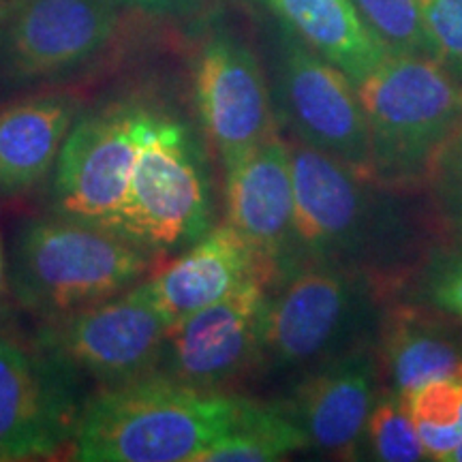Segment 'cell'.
<instances>
[{
    "mask_svg": "<svg viewBox=\"0 0 462 462\" xmlns=\"http://www.w3.org/2000/svg\"><path fill=\"white\" fill-rule=\"evenodd\" d=\"M251 401L154 371L84 404L71 441L79 462H195L238 424Z\"/></svg>",
    "mask_w": 462,
    "mask_h": 462,
    "instance_id": "6da1fadb",
    "label": "cell"
},
{
    "mask_svg": "<svg viewBox=\"0 0 462 462\" xmlns=\"http://www.w3.org/2000/svg\"><path fill=\"white\" fill-rule=\"evenodd\" d=\"M357 95L371 131L373 180L429 178L462 133V84L437 56L390 51Z\"/></svg>",
    "mask_w": 462,
    "mask_h": 462,
    "instance_id": "7a4b0ae2",
    "label": "cell"
},
{
    "mask_svg": "<svg viewBox=\"0 0 462 462\" xmlns=\"http://www.w3.org/2000/svg\"><path fill=\"white\" fill-rule=\"evenodd\" d=\"M152 268V253L114 231L65 217L37 218L17 234L9 282L31 313L54 319L118 296Z\"/></svg>",
    "mask_w": 462,
    "mask_h": 462,
    "instance_id": "3957f363",
    "label": "cell"
},
{
    "mask_svg": "<svg viewBox=\"0 0 462 462\" xmlns=\"http://www.w3.org/2000/svg\"><path fill=\"white\" fill-rule=\"evenodd\" d=\"M210 225V176L198 135L150 107L114 234L150 253H170L193 245Z\"/></svg>",
    "mask_w": 462,
    "mask_h": 462,
    "instance_id": "277c9868",
    "label": "cell"
},
{
    "mask_svg": "<svg viewBox=\"0 0 462 462\" xmlns=\"http://www.w3.org/2000/svg\"><path fill=\"white\" fill-rule=\"evenodd\" d=\"M79 371L58 351L0 330V454L54 458L73 441L84 409Z\"/></svg>",
    "mask_w": 462,
    "mask_h": 462,
    "instance_id": "5b68a950",
    "label": "cell"
},
{
    "mask_svg": "<svg viewBox=\"0 0 462 462\" xmlns=\"http://www.w3.org/2000/svg\"><path fill=\"white\" fill-rule=\"evenodd\" d=\"M148 112L118 101L78 116L54 165V215L114 231Z\"/></svg>",
    "mask_w": 462,
    "mask_h": 462,
    "instance_id": "8992f818",
    "label": "cell"
},
{
    "mask_svg": "<svg viewBox=\"0 0 462 462\" xmlns=\"http://www.w3.org/2000/svg\"><path fill=\"white\" fill-rule=\"evenodd\" d=\"M167 330L165 317L140 282L103 302L45 319L37 337L79 373L114 388L157 371Z\"/></svg>",
    "mask_w": 462,
    "mask_h": 462,
    "instance_id": "52a82bcc",
    "label": "cell"
},
{
    "mask_svg": "<svg viewBox=\"0 0 462 462\" xmlns=\"http://www.w3.org/2000/svg\"><path fill=\"white\" fill-rule=\"evenodd\" d=\"M281 103L298 142L373 182L371 131L357 86L293 32L282 34Z\"/></svg>",
    "mask_w": 462,
    "mask_h": 462,
    "instance_id": "ba28073f",
    "label": "cell"
},
{
    "mask_svg": "<svg viewBox=\"0 0 462 462\" xmlns=\"http://www.w3.org/2000/svg\"><path fill=\"white\" fill-rule=\"evenodd\" d=\"M116 0H15L0 15V65L15 82L84 67L112 42Z\"/></svg>",
    "mask_w": 462,
    "mask_h": 462,
    "instance_id": "9c48e42d",
    "label": "cell"
},
{
    "mask_svg": "<svg viewBox=\"0 0 462 462\" xmlns=\"http://www.w3.org/2000/svg\"><path fill=\"white\" fill-rule=\"evenodd\" d=\"M273 276L259 274L227 298L184 317L167 330L159 373L199 390H218L262 356Z\"/></svg>",
    "mask_w": 462,
    "mask_h": 462,
    "instance_id": "30bf717a",
    "label": "cell"
},
{
    "mask_svg": "<svg viewBox=\"0 0 462 462\" xmlns=\"http://www.w3.org/2000/svg\"><path fill=\"white\" fill-rule=\"evenodd\" d=\"M289 154L300 251L321 263L362 255L377 236V201L368 180L302 142L289 146Z\"/></svg>",
    "mask_w": 462,
    "mask_h": 462,
    "instance_id": "8fae6325",
    "label": "cell"
},
{
    "mask_svg": "<svg viewBox=\"0 0 462 462\" xmlns=\"http://www.w3.org/2000/svg\"><path fill=\"white\" fill-rule=\"evenodd\" d=\"M195 101L225 171L276 129L262 67L251 48L227 31L212 32L201 45L195 62Z\"/></svg>",
    "mask_w": 462,
    "mask_h": 462,
    "instance_id": "7c38bea8",
    "label": "cell"
},
{
    "mask_svg": "<svg viewBox=\"0 0 462 462\" xmlns=\"http://www.w3.org/2000/svg\"><path fill=\"white\" fill-rule=\"evenodd\" d=\"M360 321L356 281L328 263L291 274L265 310L262 356L274 366H298L326 357Z\"/></svg>",
    "mask_w": 462,
    "mask_h": 462,
    "instance_id": "4fadbf2b",
    "label": "cell"
},
{
    "mask_svg": "<svg viewBox=\"0 0 462 462\" xmlns=\"http://www.w3.org/2000/svg\"><path fill=\"white\" fill-rule=\"evenodd\" d=\"M227 223L274 274L287 270L300 253L291 154L276 129L227 170Z\"/></svg>",
    "mask_w": 462,
    "mask_h": 462,
    "instance_id": "5bb4252c",
    "label": "cell"
},
{
    "mask_svg": "<svg viewBox=\"0 0 462 462\" xmlns=\"http://www.w3.org/2000/svg\"><path fill=\"white\" fill-rule=\"evenodd\" d=\"M259 274L273 279L276 276L248 246L238 229L223 223L208 229L180 257L173 259L143 285L171 328L184 317L227 298L231 291Z\"/></svg>",
    "mask_w": 462,
    "mask_h": 462,
    "instance_id": "9a60e30c",
    "label": "cell"
},
{
    "mask_svg": "<svg viewBox=\"0 0 462 462\" xmlns=\"http://www.w3.org/2000/svg\"><path fill=\"white\" fill-rule=\"evenodd\" d=\"M374 401L371 357L351 354L337 357L306 381L293 401L291 418L304 430L309 446L338 458H354Z\"/></svg>",
    "mask_w": 462,
    "mask_h": 462,
    "instance_id": "2e32d148",
    "label": "cell"
},
{
    "mask_svg": "<svg viewBox=\"0 0 462 462\" xmlns=\"http://www.w3.org/2000/svg\"><path fill=\"white\" fill-rule=\"evenodd\" d=\"M78 101L65 95L31 97L0 107V193L20 195L54 170Z\"/></svg>",
    "mask_w": 462,
    "mask_h": 462,
    "instance_id": "e0dca14e",
    "label": "cell"
},
{
    "mask_svg": "<svg viewBox=\"0 0 462 462\" xmlns=\"http://www.w3.org/2000/svg\"><path fill=\"white\" fill-rule=\"evenodd\" d=\"M293 34L356 86L390 54L354 0H263Z\"/></svg>",
    "mask_w": 462,
    "mask_h": 462,
    "instance_id": "ac0fdd59",
    "label": "cell"
},
{
    "mask_svg": "<svg viewBox=\"0 0 462 462\" xmlns=\"http://www.w3.org/2000/svg\"><path fill=\"white\" fill-rule=\"evenodd\" d=\"M383 357L398 394H409L430 381L462 377L458 338L446 323L415 309L398 310L390 319Z\"/></svg>",
    "mask_w": 462,
    "mask_h": 462,
    "instance_id": "d6986e66",
    "label": "cell"
},
{
    "mask_svg": "<svg viewBox=\"0 0 462 462\" xmlns=\"http://www.w3.org/2000/svg\"><path fill=\"white\" fill-rule=\"evenodd\" d=\"M304 448H309V439L291 413L251 401L238 424L195 462H273Z\"/></svg>",
    "mask_w": 462,
    "mask_h": 462,
    "instance_id": "ffe728a7",
    "label": "cell"
},
{
    "mask_svg": "<svg viewBox=\"0 0 462 462\" xmlns=\"http://www.w3.org/2000/svg\"><path fill=\"white\" fill-rule=\"evenodd\" d=\"M402 396L429 458L448 462L462 443V377L430 381Z\"/></svg>",
    "mask_w": 462,
    "mask_h": 462,
    "instance_id": "44dd1931",
    "label": "cell"
},
{
    "mask_svg": "<svg viewBox=\"0 0 462 462\" xmlns=\"http://www.w3.org/2000/svg\"><path fill=\"white\" fill-rule=\"evenodd\" d=\"M366 437L377 460L418 462L429 458L415 430L407 401L398 392L374 401L366 421Z\"/></svg>",
    "mask_w": 462,
    "mask_h": 462,
    "instance_id": "7402d4cb",
    "label": "cell"
},
{
    "mask_svg": "<svg viewBox=\"0 0 462 462\" xmlns=\"http://www.w3.org/2000/svg\"><path fill=\"white\" fill-rule=\"evenodd\" d=\"M371 31L390 51L435 56L418 0H354Z\"/></svg>",
    "mask_w": 462,
    "mask_h": 462,
    "instance_id": "603a6c76",
    "label": "cell"
},
{
    "mask_svg": "<svg viewBox=\"0 0 462 462\" xmlns=\"http://www.w3.org/2000/svg\"><path fill=\"white\" fill-rule=\"evenodd\" d=\"M435 56L462 75V0H418Z\"/></svg>",
    "mask_w": 462,
    "mask_h": 462,
    "instance_id": "cb8c5ba5",
    "label": "cell"
},
{
    "mask_svg": "<svg viewBox=\"0 0 462 462\" xmlns=\"http://www.w3.org/2000/svg\"><path fill=\"white\" fill-rule=\"evenodd\" d=\"M429 178L439 210L462 238V133L439 154Z\"/></svg>",
    "mask_w": 462,
    "mask_h": 462,
    "instance_id": "d4e9b609",
    "label": "cell"
},
{
    "mask_svg": "<svg viewBox=\"0 0 462 462\" xmlns=\"http://www.w3.org/2000/svg\"><path fill=\"white\" fill-rule=\"evenodd\" d=\"M426 293L432 306L462 321V255L441 259L430 270Z\"/></svg>",
    "mask_w": 462,
    "mask_h": 462,
    "instance_id": "484cf974",
    "label": "cell"
},
{
    "mask_svg": "<svg viewBox=\"0 0 462 462\" xmlns=\"http://www.w3.org/2000/svg\"><path fill=\"white\" fill-rule=\"evenodd\" d=\"M118 5L125 7H135V9H146V11H171L178 3L182 0H116Z\"/></svg>",
    "mask_w": 462,
    "mask_h": 462,
    "instance_id": "4316f807",
    "label": "cell"
},
{
    "mask_svg": "<svg viewBox=\"0 0 462 462\" xmlns=\"http://www.w3.org/2000/svg\"><path fill=\"white\" fill-rule=\"evenodd\" d=\"M5 282H7V268H5V262H3V251H0V293H3Z\"/></svg>",
    "mask_w": 462,
    "mask_h": 462,
    "instance_id": "83f0119b",
    "label": "cell"
},
{
    "mask_svg": "<svg viewBox=\"0 0 462 462\" xmlns=\"http://www.w3.org/2000/svg\"><path fill=\"white\" fill-rule=\"evenodd\" d=\"M448 462H462V443L458 448L454 449L452 454H449V458H448Z\"/></svg>",
    "mask_w": 462,
    "mask_h": 462,
    "instance_id": "f1b7e54d",
    "label": "cell"
},
{
    "mask_svg": "<svg viewBox=\"0 0 462 462\" xmlns=\"http://www.w3.org/2000/svg\"><path fill=\"white\" fill-rule=\"evenodd\" d=\"M5 460H7V458H5V456H3V454H0V462H5Z\"/></svg>",
    "mask_w": 462,
    "mask_h": 462,
    "instance_id": "f546056e",
    "label": "cell"
}]
</instances>
